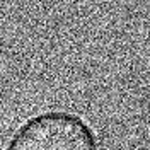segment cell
I'll return each mask as SVG.
<instances>
[{
  "instance_id": "cell-1",
  "label": "cell",
  "mask_w": 150,
  "mask_h": 150,
  "mask_svg": "<svg viewBox=\"0 0 150 150\" xmlns=\"http://www.w3.org/2000/svg\"><path fill=\"white\" fill-rule=\"evenodd\" d=\"M5 150H99L96 131L67 111L38 114L24 123Z\"/></svg>"
}]
</instances>
